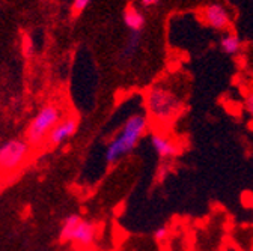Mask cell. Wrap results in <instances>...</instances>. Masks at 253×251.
Masks as SVG:
<instances>
[{
  "label": "cell",
  "mask_w": 253,
  "mask_h": 251,
  "mask_svg": "<svg viewBox=\"0 0 253 251\" xmlns=\"http://www.w3.org/2000/svg\"><path fill=\"white\" fill-rule=\"evenodd\" d=\"M148 131V117L142 113L130 116L122 125L121 131L106 147L104 158L109 166L118 163L125 155L136 149L143 134Z\"/></svg>",
  "instance_id": "obj_1"
},
{
  "label": "cell",
  "mask_w": 253,
  "mask_h": 251,
  "mask_svg": "<svg viewBox=\"0 0 253 251\" xmlns=\"http://www.w3.org/2000/svg\"><path fill=\"white\" fill-rule=\"evenodd\" d=\"M148 114L160 125L172 123L184 107L182 98L170 86L165 83L154 84L145 98Z\"/></svg>",
  "instance_id": "obj_2"
},
{
  "label": "cell",
  "mask_w": 253,
  "mask_h": 251,
  "mask_svg": "<svg viewBox=\"0 0 253 251\" xmlns=\"http://www.w3.org/2000/svg\"><path fill=\"white\" fill-rule=\"evenodd\" d=\"M62 110L57 106H44L29 123L26 130V140L30 146H41L47 142L48 134L62 120Z\"/></svg>",
  "instance_id": "obj_3"
},
{
  "label": "cell",
  "mask_w": 253,
  "mask_h": 251,
  "mask_svg": "<svg viewBox=\"0 0 253 251\" xmlns=\"http://www.w3.org/2000/svg\"><path fill=\"white\" fill-rule=\"evenodd\" d=\"M30 144L26 139H11L0 144V172L11 173L27 158Z\"/></svg>",
  "instance_id": "obj_4"
},
{
  "label": "cell",
  "mask_w": 253,
  "mask_h": 251,
  "mask_svg": "<svg viewBox=\"0 0 253 251\" xmlns=\"http://www.w3.org/2000/svg\"><path fill=\"white\" fill-rule=\"evenodd\" d=\"M202 20L207 26H210L214 30H226L231 26V14L228 11V8L221 3H210L207 6L202 8L201 11Z\"/></svg>",
  "instance_id": "obj_5"
},
{
  "label": "cell",
  "mask_w": 253,
  "mask_h": 251,
  "mask_svg": "<svg viewBox=\"0 0 253 251\" xmlns=\"http://www.w3.org/2000/svg\"><path fill=\"white\" fill-rule=\"evenodd\" d=\"M149 143L158 158L163 161L173 160L181 153V147L178 146V143L163 133H151Z\"/></svg>",
  "instance_id": "obj_6"
},
{
  "label": "cell",
  "mask_w": 253,
  "mask_h": 251,
  "mask_svg": "<svg viewBox=\"0 0 253 251\" xmlns=\"http://www.w3.org/2000/svg\"><path fill=\"white\" fill-rule=\"evenodd\" d=\"M79 130V122L74 117H63L56 127L51 130V133L47 137V144L50 147H56L60 146L62 143H65L67 140H70L71 137L76 136Z\"/></svg>",
  "instance_id": "obj_7"
},
{
  "label": "cell",
  "mask_w": 253,
  "mask_h": 251,
  "mask_svg": "<svg viewBox=\"0 0 253 251\" xmlns=\"http://www.w3.org/2000/svg\"><path fill=\"white\" fill-rule=\"evenodd\" d=\"M97 230H98L97 224L83 218L73 235L71 242H74L80 247H89L95 242V239H97Z\"/></svg>",
  "instance_id": "obj_8"
},
{
  "label": "cell",
  "mask_w": 253,
  "mask_h": 251,
  "mask_svg": "<svg viewBox=\"0 0 253 251\" xmlns=\"http://www.w3.org/2000/svg\"><path fill=\"white\" fill-rule=\"evenodd\" d=\"M122 20H124L125 26L128 27L131 32H136V34H142V30L146 26V17H145V14H142L133 5L125 8V11L122 14Z\"/></svg>",
  "instance_id": "obj_9"
},
{
  "label": "cell",
  "mask_w": 253,
  "mask_h": 251,
  "mask_svg": "<svg viewBox=\"0 0 253 251\" xmlns=\"http://www.w3.org/2000/svg\"><path fill=\"white\" fill-rule=\"evenodd\" d=\"M82 219L83 218L79 214H70L63 218L62 226H60V235H59L62 242H71L73 235H74V232H76V229L80 224Z\"/></svg>",
  "instance_id": "obj_10"
},
{
  "label": "cell",
  "mask_w": 253,
  "mask_h": 251,
  "mask_svg": "<svg viewBox=\"0 0 253 251\" xmlns=\"http://www.w3.org/2000/svg\"><path fill=\"white\" fill-rule=\"evenodd\" d=\"M140 42H142V35L131 32V35L128 36V39H126V42H125V47L119 53L121 60H130L136 54V51L139 50Z\"/></svg>",
  "instance_id": "obj_11"
},
{
  "label": "cell",
  "mask_w": 253,
  "mask_h": 251,
  "mask_svg": "<svg viewBox=\"0 0 253 251\" xmlns=\"http://www.w3.org/2000/svg\"><path fill=\"white\" fill-rule=\"evenodd\" d=\"M220 50L228 56H235L241 50V39L235 34H228L220 39Z\"/></svg>",
  "instance_id": "obj_12"
},
{
  "label": "cell",
  "mask_w": 253,
  "mask_h": 251,
  "mask_svg": "<svg viewBox=\"0 0 253 251\" xmlns=\"http://www.w3.org/2000/svg\"><path fill=\"white\" fill-rule=\"evenodd\" d=\"M243 106H244L246 113H247V114L250 116V119L253 120V90H250V92L247 93V95H246Z\"/></svg>",
  "instance_id": "obj_13"
},
{
  "label": "cell",
  "mask_w": 253,
  "mask_h": 251,
  "mask_svg": "<svg viewBox=\"0 0 253 251\" xmlns=\"http://www.w3.org/2000/svg\"><path fill=\"white\" fill-rule=\"evenodd\" d=\"M90 2H92V0H73V12L76 15L80 14V12H83L89 6Z\"/></svg>",
  "instance_id": "obj_14"
},
{
  "label": "cell",
  "mask_w": 253,
  "mask_h": 251,
  "mask_svg": "<svg viewBox=\"0 0 253 251\" xmlns=\"http://www.w3.org/2000/svg\"><path fill=\"white\" fill-rule=\"evenodd\" d=\"M168 236H169V229H168V226H162V227H158V229L154 232V239H155L157 242H163V241H166Z\"/></svg>",
  "instance_id": "obj_15"
},
{
  "label": "cell",
  "mask_w": 253,
  "mask_h": 251,
  "mask_svg": "<svg viewBox=\"0 0 253 251\" xmlns=\"http://www.w3.org/2000/svg\"><path fill=\"white\" fill-rule=\"evenodd\" d=\"M140 2L145 8H152V6L160 3V0H140Z\"/></svg>",
  "instance_id": "obj_16"
},
{
  "label": "cell",
  "mask_w": 253,
  "mask_h": 251,
  "mask_svg": "<svg viewBox=\"0 0 253 251\" xmlns=\"http://www.w3.org/2000/svg\"><path fill=\"white\" fill-rule=\"evenodd\" d=\"M2 190H3V180L0 178V193H2Z\"/></svg>",
  "instance_id": "obj_17"
},
{
  "label": "cell",
  "mask_w": 253,
  "mask_h": 251,
  "mask_svg": "<svg viewBox=\"0 0 253 251\" xmlns=\"http://www.w3.org/2000/svg\"><path fill=\"white\" fill-rule=\"evenodd\" d=\"M250 83H252V86H253V74H252V77H250Z\"/></svg>",
  "instance_id": "obj_18"
}]
</instances>
